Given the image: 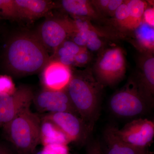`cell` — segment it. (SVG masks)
<instances>
[{"mask_svg": "<svg viewBox=\"0 0 154 154\" xmlns=\"http://www.w3.org/2000/svg\"><path fill=\"white\" fill-rule=\"evenodd\" d=\"M50 57L35 33L20 32L9 38L3 53L2 66L8 74L25 76L41 72Z\"/></svg>", "mask_w": 154, "mask_h": 154, "instance_id": "cell-1", "label": "cell"}, {"mask_svg": "<svg viewBox=\"0 0 154 154\" xmlns=\"http://www.w3.org/2000/svg\"><path fill=\"white\" fill-rule=\"evenodd\" d=\"M103 86L90 72L73 73L66 91L75 109L92 131L100 115Z\"/></svg>", "mask_w": 154, "mask_h": 154, "instance_id": "cell-2", "label": "cell"}, {"mask_svg": "<svg viewBox=\"0 0 154 154\" xmlns=\"http://www.w3.org/2000/svg\"><path fill=\"white\" fill-rule=\"evenodd\" d=\"M41 120L30 107L24 108L3 126L7 139L21 154L32 152L40 143Z\"/></svg>", "mask_w": 154, "mask_h": 154, "instance_id": "cell-3", "label": "cell"}, {"mask_svg": "<svg viewBox=\"0 0 154 154\" xmlns=\"http://www.w3.org/2000/svg\"><path fill=\"white\" fill-rule=\"evenodd\" d=\"M109 107L112 114L122 119L138 117L152 108L141 93L134 78L111 96Z\"/></svg>", "mask_w": 154, "mask_h": 154, "instance_id": "cell-4", "label": "cell"}, {"mask_svg": "<svg viewBox=\"0 0 154 154\" xmlns=\"http://www.w3.org/2000/svg\"><path fill=\"white\" fill-rule=\"evenodd\" d=\"M126 71L124 53L119 47L105 51L95 65V77L103 87L113 86L123 79Z\"/></svg>", "mask_w": 154, "mask_h": 154, "instance_id": "cell-5", "label": "cell"}, {"mask_svg": "<svg viewBox=\"0 0 154 154\" xmlns=\"http://www.w3.org/2000/svg\"><path fill=\"white\" fill-rule=\"evenodd\" d=\"M56 125L71 142L83 145L90 140L91 131L79 116L69 112L48 113L44 117Z\"/></svg>", "mask_w": 154, "mask_h": 154, "instance_id": "cell-6", "label": "cell"}, {"mask_svg": "<svg viewBox=\"0 0 154 154\" xmlns=\"http://www.w3.org/2000/svg\"><path fill=\"white\" fill-rule=\"evenodd\" d=\"M73 30L72 22L49 17L38 26L35 33L48 52L54 53L67 36L71 35Z\"/></svg>", "mask_w": 154, "mask_h": 154, "instance_id": "cell-7", "label": "cell"}, {"mask_svg": "<svg viewBox=\"0 0 154 154\" xmlns=\"http://www.w3.org/2000/svg\"><path fill=\"white\" fill-rule=\"evenodd\" d=\"M113 129L121 140L136 147L147 148L153 140L154 122L147 119H133L121 129Z\"/></svg>", "mask_w": 154, "mask_h": 154, "instance_id": "cell-8", "label": "cell"}, {"mask_svg": "<svg viewBox=\"0 0 154 154\" xmlns=\"http://www.w3.org/2000/svg\"><path fill=\"white\" fill-rule=\"evenodd\" d=\"M34 95L32 88L22 85L12 95L0 96V127L10 122L23 109L30 107Z\"/></svg>", "mask_w": 154, "mask_h": 154, "instance_id": "cell-9", "label": "cell"}, {"mask_svg": "<svg viewBox=\"0 0 154 154\" xmlns=\"http://www.w3.org/2000/svg\"><path fill=\"white\" fill-rule=\"evenodd\" d=\"M33 102L36 109L41 112H69L79 116L66 90L50 91L43 89L34 94Z\"/></svg>", "mask_w": 154, "mask_h": 154, "instance_id": "cell-10", "label": "cell"}, {"mask_svg": "<svg viewBox=\"0 0 154 154\" xmlns=\"http://www.w3.org/2000/svg\"><path fill=\"white\" fill-rule=\"evenodd\" d=\"M41 72L43 89L50 91L65 90L72 75L69 66L50 57Z\"/></svg>", "mask_w": 154, "mask_h": 154, "instance_id": "cell-11", "label": "cell"}, {"mask_svg": "<svg viewBox=\"0 0 154 154\" xmlns=\"http://www.w3.org/2000/svg\"><path fill=\"white\" fill-rule=\"evenodd\" d=\"M19 20L32 21L48 15L55 5L47 0H14Z\"/></svg>", "mask_w": 154, "mask_h": 154, "instance_id": "cell-12", "label": "cell"}, {"mask_svg": "<svg viewBox=\"0 0 154 154\" xmlns=\"http://www.w3.org/2000/svg\"><path fill=\"white\" fill-rule=\"evenodd\" d=\"M140 73L135 77L139 89L152 107L154 106V58L148 56L142 62Z\"/></svg>", "mask_w": 154, "mask_h": 154, "instance_id": "cell-13", "label": "cell"}, {"mask_svg": "<svg viewBox=\"0 0 154 154\" xmlns=\"http://www.w3.org/2000/svg\"><path fill=\"white\" fill-rule=\"evenodd\" d=\"M106 148L103 154H148L147 148H140L130 145L116 135L113 126L107 127L103 134Z\"/></svg>", "mask_w": 154, "mask_h": 154, "instance_id": "cell-14", "label": "cell"}, {"mask_svg": "<svg viewBox=\"0 0 154 154\" xmlns=\"http://www.w3.org/2000/svg\"><path fill=\"white\" fill-rule=\"evenodd\" d=\"M40 142L44 146L53 144L67 145L70 142L66 135L52 122L42 118L40 124Z\"/></svg>", "mask_w": 154, "mask_h": 154, "instance_id": "cell-15", "label": "cell"}, {"mask_svg": "<svg viewBox=\"0 0 154 154\" xmlns=\"http://www.w3.org/2000/svg\"><path fill=\"white\" fill-rule=\"evenodd\" d=\"M60 5L66 12L75 17H91L94 14L89 2L85 0H63Z\"/></svg>", "mask_w": 154, "mask_h": 154, "instance_id": "cell-16", "label": "cell"}, {"mask_svg": "<svg viewBox=\"0 0 154 154\" xmlns=\"http://www.w3.org/2000/svg\"><path fill=\"white\" fill-rule=\"evenodd\" d=\"M129 18L126 28L136 29L143 22L144 12L146 8L145 2L140 0H131L126 2Z\"/></svg>", "mask_w": 154, "mask_h": 154, "instance_id": "cell-17", "label": "cell"}, {"mask_svg": "<svg viewBox=\"0 0 154 154\" xmlns=\"http://www.w3.org/2000/svg\"><path fill=\"white\" fill-rule=\"evenodd\" d=\"M135 33L139 43L142 47L146 49H153L154 28L143 21L136 29Z\"/></svg>", "mask_w": 154, "mask_h": 154, "instance_id": "cell-18", "label": "cell"}, {"mask_svg": "<svg viewBox=\"0 0 154 154\" xmlns=\"http://www.w3.org/2000/svg\"><path fill=\"white\" fill-rule=\"evenodd\" d=\"M0 19L19 20L14 0H0Z\"/></svg>", "mask_w": 154, "mask_h": 154, "instance_id": "cell-19", "label": "cell"}, {"mask_svg": "<svg viewBox=\"0 0 154 154\" xmlns=\"http://www.w3.org/2000/svg\"><path fill=\"white\" fill-rule=\"evenodd\" d=\"M17 90L13 80L8 75H0V96H10Z\"/></svg>", "mask_w": 154, "mask_h": 154, "instance_id": "cell-20", "label": "cell"}, {"mask_svg": "<svg viewBox=\"0 0 154 154\" xmlns=\"http://www.w3.org/2000/svg\"><path fill=\"white\" fill-rule=\"evenodd\" d=\"M102 42L98 34L94 30L89 29L87 32V43L86 46L91 51H97L102 46Z\"/></svg>", "mask_w": 154, "mask_h": 154, "instance_id": "cell-21", "label": "cell"}, {"mask_svg": "<svg viewBox=\"0 0 154 154\" xmlns=\"http://www.w3.org/2000/svg\"><path fill=\"white\" fill-rule=\"evenodd\" d=\"M116 19L120 25L126 28L129 18V13L126 3L123 2L114 12Z\"/></svg>", "mask_w": 154, "mask_h": 154, "instance_id": "cell-22", "label": "cell"}, {"mask_svg": "<svg viewBox=\"0 0 154 154\" xmlns=\"http://www.w3.org/2000/svg\"><path fill=\"white\" fill-rule=\"evenodd\" d=\"M43 150L46 154H70L67 145L53 144L44 146Z\"/></svg>", "mask_w": 154, "mask_h": 154, "instance_id": "cell-23", "label": "cell"}, {"mask_svg": "<svg viewBox=\"0 0 154 154\" xmlns=\"http://www.w3.org/2000/svg\"><path fill=\"white\" fill-rule=\"evenodd\" d=\"M90 139L86 144V154H103L99 141Z\"/></svg>", "mask_w": 154, "mask_h": 154, "instance_id": "cell-24", "label": "cell"}, {"mask_svg": "<svg viewBox=\"0 0 154 154\" xmlns=\"http://www.w3.org/2000/svg\"><path fill=\"white\" fill-rule=\"evenodd\" d=\"M87 32L74 31L71 35L72 37V41L80 47H83L86 46L87 43Z\"/></svg>", "mask_w": 154, "mask_h": 154, "instance_id": "cell-25", "label": "cell"}, {"mask_svg": "<svg viewBox=\"0 0 154 154\" xmlns=\"http://www.w3.org/2000/svg\"><path fill=\"white\" fill-rule=\"evenodd\" d=\"M154 11L152 8H146L144 12L143 19L144 20V22L154 28Z\"/></svg>", "mask_w": 154, "mask_h": 154, "instance_id": "cell-26", "label": "cell"}, {"mask_svg": "<svg viewBox=\"0 0 154 154\" xmlns=\"http://www.w3.org/2000/svg\"><path fill=\"white\" fill-rule=\"evenodd\" d=\"M88 59L89 55L87 52L83 50L75 56L74 63H76L77 64H83L86 63Z\"/></svg>", "mask_w": 154, "mask_h": 154, "instance_id": "cell-27", "label": "cell"}, {"mask_svg": "<svg viewBox=\"0 0 154 154\" xmlns=\"http://www.w3.org/2000/svg\"><path fill=\"white\" fill-rule=\"evenodd\" d=\"M123 3V1L121 0H109L107 10L109 12H113L114 13L116 10Z\"/></svg>", "mask_w": 154, "mask_h": 154, "instance_id": "cell-28", "label": "cell"}, {"mask_svg": "<svg viewBox=\"0 0 154 154\" xmlns=\"http://www.w3.org/2000/svg\"><path fill=\"white\" fill-rule=\"evenodd\" d=\"M0 154H12L10 149L5 145L0 143Z\"/></svg>", "mask_w": 154, "mask_h": 154, "instance_id": "cell-29", "label": "cell"}, {"mask_svg": "<svg viewBox=\"0 0 154 154\" xmlns=\"http://www.w3.org/2000/svg\"><path fill=\"white\" fill-rule=\"evenodd\" d=\"M109 0H101L98 1L99 5L102 8L107 9V7L109 3Z\"/></svg>", "mask_w": 154, "mask_h": 154, "instance_id": "cell-30", "label": "cell"}]
</instances>
